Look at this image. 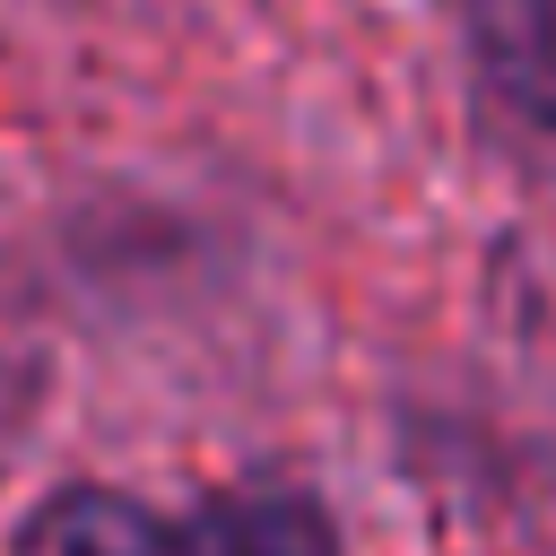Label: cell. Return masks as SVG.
<instances>
[{"label":"cell","instance_id":"cell-1","mask_svg":"<svg viewBox=\"0 0 556 556\" xmlns=\"http://www.w3.org/2000/svg\"><path fill=\"white\" fill-rule=\"evenodd\" d=\"M9 556H339V521L295 478H235L182 504L113 478H61L17 513Z\"/></svg>","mask_w":556,"mask_h":556},{"label":"cell","instance_id":"cell-2","mask_svg":"<svg viewBox=\"0 0 556 556\" xmlns=\"http://www.w3.org/2000/svg\"><path fill=\"white\" fill-rule=\"evenodd\" d=\"M486 104L504 122L556 130V0H443Z\"/></svg>","mask_w":556,"mask_h":556}]
</instances>
